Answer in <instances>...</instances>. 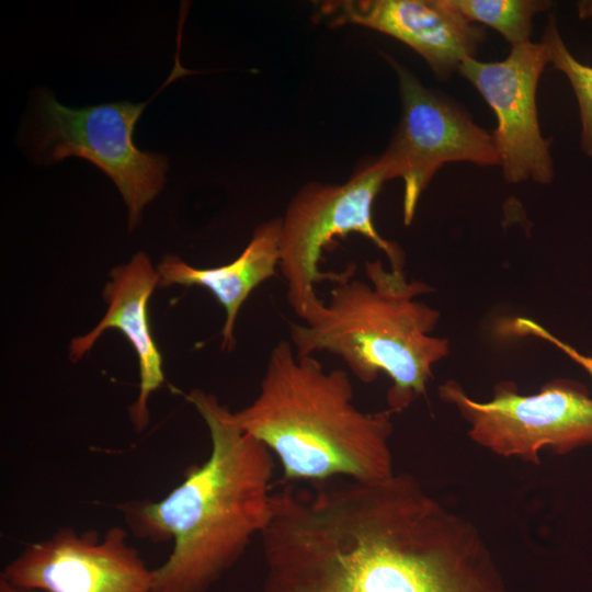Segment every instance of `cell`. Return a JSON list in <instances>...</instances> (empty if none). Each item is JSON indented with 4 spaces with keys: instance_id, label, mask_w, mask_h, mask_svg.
Returning <instances> with one entry per match:
<instances>
[{
    "instance_id": "11",
    "label": "cell",
    "mask_w": 592,
    "mask_h": 592,
    "mask_svg": "<svg viewBox=\"0 0 592 592\" xmlns=\"http://www.w3.org/2000/svg\"><path fill=\"white\" fill-rule=\"evenodd\" d=\"M316 19L329 26L355 24L387 34L417 52L441 80L475 58L485 39L483 30L449 0L323 1Z\"/></svg>"
},
{
    "instance_id": "1",
    "label": "cell",
    "mask_w": 592,
    "mask_h": 592,
    "mask_svg": "<svg viewBox=\"0 0 592 592\" xmlns=\"http://www.w3.org/2000/svg\"><path fill=\"white\" fill-rule=\"evenodd\" d=\"M263 592H505L476 528L408 474L274 494Z\"/></svg>"
},
{
    "instance_id": "4",
    "label": "cell",
    "mask_w": 592,
    "mask_h": 592,
    "mask_svg": "<svg viewBox=\"0 0 592 592\" xmlns=\"http://www.w3.org/2000/svg\"><path fill=\"white\" fill-rule=\"evenodd\" d=\"M348 267L303 323H289V342L298 357L328 352L340 357L364 384L384 373L390 380L388 409L401 412L425 394L433 366L449 353V342L431 332L440 312L417 297L433 292L408 281L403 270H386L366 260L367 282Z\"/></svg>"
},
{
    "instance_id": "10",
    "label": "cell",
    "mask_w": 592,
    "mask_h": 592,
    "mask_svg": "<svg viewBox=\"0 0 592 592\" xmlns=\"http://www.w3.org/2000/svg\"><path fill=\"white\" fill-rule=\"evenodd\" d=\"M0 578L43 592H153V569L127 544L121 526L102 538L95 531L62 527L26 545Z\"/></svg>"
},
{
    "instance_id": "9",
    "label": "cell",
    "mask_w": 592,
    "mask_h": 592,
    "mask_svg": "<svg viewBox=\"0 0 592 592\" xmlns=\"http://www.w3.org/2000/svg\"><path fill=\"white\" fill-rule=\"evenodd\" d=\"M548 64L545 45L528 42L511 47L503 60L467 58L458 68L496 114L492 134L509 183L547 184L554 179L551 139L540 132L536 104L538 81Z\"/></svg>"
},
{
    "instance_id": "5",
    "label": "cell",
    "mask_w": 592,
    "mask_h": 592,
    "mask_svg": "<svg viewBox=\"0 0 592 592\" xmlns=\"http://www.w3.org/2000/svg\"><path fill=\"white\" fill-rule=\"evenodd\" d=\"M148 103L122 101L73 109L43 89L32 102L30 144L34 159L52 164L72 156L95 164L121 192L128 208L129 230L162 190L169 169L164 155L141 151L133 139Z\"/></svg>"
},
{
    "instance_id": "6",
    "label": "cell",
    "mask_w": 592,
    "mask_h": 592,
    "mask_svg": "<svg viewBox=\"0 0 592 592\" xmlns=\"http://www.w3.org/2000/svg\"><path fill=\"white\" fill-rule=\"evenodd\" d=\"M390 177L378 158L362 166L342 184L309 182L291 200L282 218L280 272L286 284V299L304 320L322 300L316 284L337 282L342 274L319 270L323 250L337 237L360 234L387 255L390 269L403 270V252L383 238L373 221V205Z\"/></svg>"
},
{
    "instance_id": "13",
    "label": "cell",
    "mask_w": 592,
    "mask_h": 592,
    "mask_svg": "<svg viewBox=\"0 0 592 592\" xmlns=\"http://www.w3.org/2000/svg\"><path fill=\"white\" fill-rule=\"evenodd\" d=\"M282 218L257 226L242 252L231 262L214 267H195L178 257L167 255L157 266L159 286H197L205 288L225 310L221 349L236 345L235 325L240 308L263 282L276 275L280 267Z\"/></svg>"
},
{
    "instance_id": "12",
    "label": "cell",
    "mask_w": 592,
    "mask_h": 592,
    "mask_svg": "<svg viewBox=\"0 0 592 592\" xmlns=\"http://www.w3.org/2000/svg\"><path fill=\"white\" fill-rule=\"evenodd\" d=\"M103 289L107 309L99 323L86 334L71 340L68 355L80 361L109 329L121 331L133 346L139 368V391L128 413L134 429L144 431L149 423L148 399L164 383L162 355L152 337L148 301L159 286V274L149 257L140 251L125 264L110 272Z\"/></svg>"
},
{
    "instance_id": "8",
    "label": "cell",
    "mask_w": 592,
    "mask_h": 592,
    "mask_svg": "<svg viewBox=\"0 0 592 592\" xmlns=\"http://www.w3.org/2000/svg\"><path fill=\"white\" fill-rule=\"evenodd\" d=\"M389 61L399 78L401 118L379 159L390 180L400 178L403 182V223L410 225L423 191L442 166H500V157L492 133L454 101L424 87L396 60Z\"/></svg>"
},
{
    "instance_id": "3",
    "label": "cell",
    "mask_w": 592,
    "mask_h": 592,
    "mask_svg": "<svg viewBox=\"0 0 592 592\" xmlns=\"http://www.w3.org/2000/svg\"><path fill=\"white\" fill-rule=\"evenodd\" d=\"M394 412L354 403L350 375L298 357L287 340L271 350L253 401L232 412L236 424L278 459L284 481L334 477L374 482L392 477Z\"/></svg>"
},
{
    "instance_id": "2",
    "label": "cell",
    "mask_w": 592,
    "mask_h": 592,
    "mask_svg": "<svg viewBox=\"0 0 592 592\" xmlns=\"http://www.w3.org/2000/svg\"><path fill=\"white\" fill-rule=\"evenodd\" d=\"M187 400L208 429V458L189 467L164 498L118 505L135 536L173 542L167 560L153 569V592H207L273 514L274 455L236 424L216 396L194 389Z\"/></svg>"
},
{
    "instance_id": "15",
    "label": "cell",
    "mask_w": 592,
    "mask_h": 592,
    "mask_svg": "<svg viewBox=\"0 0 592 592\" xmlns=\"http://www.w3.org/2000/svg\"><path fill=\"white\" fill-rule=\"evenodd\" d=\"M548 53L549 64L568 79L579 109L580 147L592 157V66L578 60L565 44L555 18L549 15L540 41Z\"/></svg>"
},
{
    "instance_id": "17",
    "label": "cell",
    "mask_w": 592,
    "mask_h": 592,
    "mask_svg": "<svg viewBox=\"0 0 592 592\" xmlns=\"http://www.w3.org/2000/svg\"><path fill=\"white\" fill-rule=\"evenodd\" d=\"M0 592H43V591L18 588L9 583L7 580L0 578Z\"/></svg>"
},
{
    "instance_id": "7",
    "label": "cell",
    "mask_w": 592,
    "mask_h": 592,
    "mask_svg": "<svg viewBox=\"0 0 592 592\" xmlns=\"http://www.w3.org/2000/svg\"><path fill=\"white\" fill-rule=\"evenodd\" d=\"M444 402L468 422L469 437L504 457L539 463V451L557 453L592 445V398L579 384L555 379L537 394L523 396L512 382H501L490 401L470 398L455 380L439 388Z\"/></svg>"
},
{
    "instance_id": "16",
    "label": "cell",
    "mask_w": 592,
    "mask_h": 592,
    "mask_svg": "<svg viewBox=\"0 0 592 592\" xmlns=\"http://www.w3.org/2000/svg\"><path fill=\"white\" fill-rule=\"evenodd\" d=\"M502 331H504L506 334L535 337L555 345L569 358L580 365L592 379V356L580 353L573 346L555 337L536 321L525 317H517L512 320H508L505 326L502 328Z\"/></svg>"
},
{
    "instance_id": "14",
    "label": "cell",
    "mask_w": 592,
    "mask_h": 592,
    "mask_svg": "<svg viewBox=\"0 0 592 592\" xmlns=\"http://www.w3.org/2000/svg\"><path fill=\"white\" fill-rule=\"evenodd\" d=\"M452 5L471 23L492 27L513 46L531 42L533 19L548 11L545 0H449Z\"/></svg>"
}]
</instances>
